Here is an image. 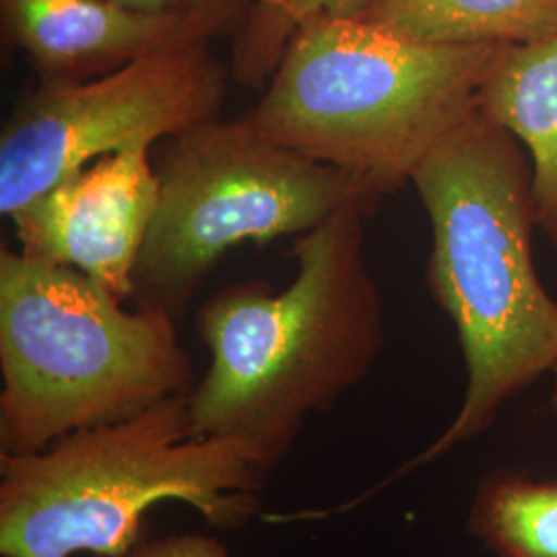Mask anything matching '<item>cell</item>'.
<instances>
[{"mask_svg":"<svg viewBox=\"0 0 557 557\" xmlns=\"http://www.w3.org/2000/svg\"><path fill=\"white\" fill-rule=\"evenodd\" d=\"M374 0H255L232 40V79L262 91L299 27L319 17H359Z\"/></svg>","mask_w":557,"mask_h":557,"instance_id":"4fadbf2b","label":"cell"},{"mask_svg":"<svg viewBox=\"0 0 557 557\" xmlns=\"http://www.w3.org/2000/svg\"><path fill=\"white\" fill-rule=\"evenodd\" d=\"M131 11L186 21L211 40H234L248 20L255 0H112Z\"/></svg>","mask_w":557,"mask_h":557,"instance_id":"5bb4252c","label":"cell"},{"mask_svg":"<svg viewBox=\"0 0 557 557\" xmlns=\"http://www.w3.org/2000/svg\"><path fill=\"white\" fill-rule=\"evenodd\" d=\"M467 529L498 557H557V478L498 469L481 479Z\"/></svg>","mask_w":557,"mask_h":557,"instance_id":"7c38bea8","label":"cell"},{"mask_svg":"<svg viewBox=\"0 0 557 557\" xmlns=\"http://www.w3.org/2000/svg\"><path fill=\"white\" fill-rule=\"evenodd\" d=\"M370 215L347 207L298 236L287 287L236 283L200 306L197 331L211 361L186 397L193 438L236 440L271 473L306 421L372 372L384 308L363 255Z\"/></svg>","mask_w":557,"mask_h":557,"instance_id":"7a4b0ae2","label":"cell"},{"mask_svg":"<svg viewBox=\"0 0 557 557\" xmlns=\"http://www.w3.org/2000/svg\"><path fill=\"white\" fill-rule=\"evenodd\" d=\"M552 376H554V386H552V395H549V409L557 418V368Z\"/></svg>","mask_w":557,"mask_h":557,"instance_id":"2e32d148","label":"cell"},{"mask_svg":"<svg viewBox=\"0 0 557 557\" xmlns=\"http://www.w3.org/2000/svg\"><path fill=\"white\" fill-rule=\"evenodd\" d=\"M158 209L135 269V306L186 314L232 248L301 236L382 193L267 139L248 120H209L161 143Z\"/></svg>","mask_w":557,"mask_h":557,"instance_id":"8992f818","label":"cell"},{"mask_svg":"<svg viewBox=\"0 0 557 557\" xmlns=\"http://www.w3.org/2000/svg\"><path fill=\"white\" fill-rule=\"evenodd\" d=\"M411 184L432 225L428 285L455 324L467 386L457 418L438 438L345 504L347 510L479 438L508 400L557 368V301L533 262V176L517 137L478 106L423 160Z\"/></svg>","mask_w":557,"mask_h":557,"instance_id":"6da1fadb","label":"cell"},{"mask_svg":"<svg viewBox=\"0 0 557 557\" xmlns=\"http://www.w3.org/2000/svg\"><path fill=\"white\" fill-rule=\"evenodd\" d=\"M91 557H234L230 547L215 535L200 533H184V535H168V537L139 541L133 549L120 556Z\"/></svg>","mask_w":557,"mask_h":557,"instance_id":"9a60e30c","label":"cell"},{"mask_svg":"<svg viewBox=\"0 0 557 557\" xmlns=\"http://www.w3.org/2000/svg\"><path fill=\"white\" fill-rule=\"evenodd\" d=\"M122 304L73 267L0 250V455H32L193 391L178 320Z\"/></svg>","mask_w":557,"mask_h":557,"instance_id":"5b68a950","label":"cell"},{"mask_svg":"<svg viewBox=\"0 0 557 557\" xmlns=\"http://www.w3.org/2000/svg\"><path fill=\"white\" fill-rule=\"evenodd\" d=\"M498 46H430L359 17L301 25L244 114L267 139L384 197L478 108Z\"/></svg>","mask_w":557,"mask_h":557,"instance_id":"277c9868","label":"cell"},{"mask_svg":"<svg viewBox=\"0 0 557 557\" xmlns=\"http://www.w3.org/2000/svg\"><path fill=\"white\" fill-rule=\"evenodd\" d=\"M359 20L430 46H508L557 32V0H374Z\"/></svg>","mask_w":557,"mask_h":557,"instance_id":"8fae6325","label":"cell"},{"mask_svg":"<svg viewBox=\"0 0 557 557\" xmlns=\"http://www.w3.org/2000/svg\"><path fill=\"white\" fill-rule=\"evenodd\" d=\"M158 197L151 149H131L91 161L11 221L23 255L73 267L126 301Z\"/></svg>","mask_w":557,"mask_h":557,"instance_id":"ba28073f","label":"cell"},{"mask_svg":"<svg viewBox=\"0 0 557 557\" xmlns=\"http://www.w3.org/2000/svg\"><path fill=\"white\" fill-rule=\"evenodd\" d=\"M0 34L40 85L98 79L168 48L213 41L193 23L145 15L112 0H0Z\"/></svg>","mask_w":557,"mask_h":557,"instance_id":"9c48e42d","label":"cell"},{"mask_svg":"<svg viewBox=\"0 0 557 557\" xmlns=\"http://www.w3.org/2000/svg\"><path fill=\"white\" fill-rule=\"evenodd\" d=\"M227 71L211 41L168 48L98 79L38 85L0 133V213L11 220L81 168L151 149L220 119Z\"/></svg>","mask_w":557,"mask_h":557,"instance_id":"52a82bcc","label":"cell"},{"mask_svg":"<svg viewBox=\"0 0 557 557\" xmlns=\"http://www.w3.org/2000/svg\"><path fill=\"white\" fill-rule=\"evenodd\" d=\"M478 106L524 147L537 227L557 248V32L531 44L498 46Z\"/></svg>","mask_w":557,"mask_h":557,"instance_id":"30bf717a","label":"cell"},{"mask_svg":"<svg viewBox=\"0 0 557 557\" xmlns=\"http://www.w3.org/2000/svg\"><path fill=\"white\" fill-rule=\"evenodd\" d=\"M186 397L0 455V556H120L147 537L163 502L215 529L246 527L269 473L236 440L193 438Z\"/></svg>","mask_w":557,"mask_h":557,"instance_id":"3957f363","label":"cell"}]
</instances>
